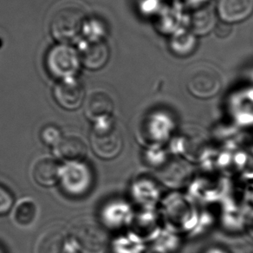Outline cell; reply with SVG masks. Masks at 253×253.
I'll list each match as a JSON object with an SVG mask.
<instances>
[{
    "label": "cell",
    "mask_w": 253,
    "mask_h": 253,
    "mask_svg": "<svg viewBox=\"0 0 253 253\" xmlns=\"http://www.w3.org/2000/svg\"><path fill=\"white\" fill-rule=\"evenodd\" d=\"M78 54L82 64L90 71H99L109 62V46L102 40L87 39L82 44Z\"/></svg>",
    "instance_id": "8"
},
{
    "label": "cell",
    "mask_w": 253,
    "mask_h": 253,
    "mask_svg": "<svg viewBox=\"0 0 253 253\" xmlns=\"http://www.w3.org/2000/svg\"><path fill=\"white\" fill-rule=\"evenodd\" d=\"M38 253H66V238L58 231L47 232L38 246Z\"/></svg>",
    "instance_id": "16"
},
{
    "label": "cell",
    "mask_w": 253,
    "mask_h": 253,
    "mask_svg": "<svg viewBox=\"0 0 253 253\" xmlns=\"http://www.w3.org/2000/svg\"><path fill=\"white\" fill-rule=\"evenodd\" d=\"M56 149L62 158L70 162H83L87 155V146L84 141L75 135L63 136Z\"/></svg>",
    "instance_id": "14"
},
{
    "label": "cell",
    "mask_w": 253,
    "mask_h": 253,
    "mask_svg": "<svg viewBox=\"0 0 253 253\" xmlns=\"http://www.w3.org/2000/svg\"><path fill=\"white\" fill-rule=\"evenodd\" d=\"M253 13V0H218L217 15L223 23L234 25Z\"/></svg>",
    "instance_id": "9"
},
{
    "label": "cell",
    "mask_w": 253,
    "mask_h": 253,
    "mask_svg": "<svg viewBox=\"0 0 253 253\" xmlns=\"http://www.w3.org/2000/svg\"><path fill=\"white\" fill-rule=\"evenodd\" d=\"M209 0H177V4L184 7L192 8L197 10L200 8L205 7Z\"/></svg>",
    "instance_id": "21"
},
{
    "label": "cell",
    "mask_w": 253,
    "mask_h": 253,
    "mask_svg": "<svg viewBox=\"0 0 253 253\" xmlns=\"http://www.w3.org/2000/svg\"><path fill=\"white\" fill-rule=\"evenodd\" d=\"M84 11L76 6H66L56 12L50 24V32L56 41L63 43L76 39L84 28Z\"/></svg>",
    "instance_id": "4"
},
{
    "label": "cell",
    "mask_w": 253,
    "mask_h": 253,
    "mask_svg": "<svg viewBox=\"0 0 253 253\" xmlns=\"http://www.w3.org/2000/svg\"><path fill=\"white\" fill-rule=\"evenodd\" d=\"M59 163L52 158L39 160L33 168V179L36 183L42 187H51L59 182L62 173Z\"/></svg>",
    "instance_id": "12"
},
{
    "label": "cell",
    "mask_w": 253,
    "mask_h": 253,
    "mask_svg": "<svg viewBox=\"0 0 253 253\" xmlns=\"http://www.w3.org/2000/svg\"><path fill=\"white\" fill-rule=\"evenodd\" d=\"M185 82L190 94L199 99L211 98L222 88L220 74L208 63H197L189 68Z\"/></svg>",
    "instance_id": "1"
},
{
    "label": "cell",
    "mask_w": 253,
    "mask_h": 253,
    "mask_svg": "<svg viewBox=\"0 0 253 253\" xmlns=\"http://www.w3.org/2000/svg\"><path fill=\"white\" fill-rule=\"evenodd\" d=\"M80 63L81 61L78 52L65 44L53 47L48 53L46 59L49 73L59 81L74 78Z\"/></svg>",
    "instance_id": "5"
},
{
    "label": "cell",
    "mask_w": 253,
    "mask_h": 253,
    "mask_svg": "<svg viewBox=\"0 0 253 253\" xmlns=\"http://www.w3.org/2000/svg\"><path fill=\"white\" fill-rule=\"evenodd\" d=\"M71 235L81 253H106L109 246V235L98 223L85 219L71 230Z\"/></svg>",
    "instance_id": "3"
},
{
    "label": "cell",
    "mask_w": 253,
    "mask_h": 253,
    "mask_svg": "<svg viewBox=\"0 0 253 253\" xmlns=\"http://www.w3.org/2000/svg\"><path fill=\"white\" fill-rule=\"evenodd\" d=\"M197 47V37L193 32L183 30L172 35L169 41L170 51L175 56L185 58L191 56Z\"/></svg>",
    "instance_id": "15"
},
{
    "label": "cell",
    "mask_w": 253,
    "mask_h": 253,
    "mask_svg": "<svg viewBox=\"0 0 253 253\" xmlns=\"http://www.w3.org/2000/svg\"><path fill=\"white\" fill-rule=\"evenodd\" d=\"M189 23L190 18H186L183 13L181 6L177 4L172 7L164 8L160 11L156 25L158 32L172 37L180 31L186 30V26L189 25Z\"/></svg>",
    "instance_id": "11"
},
{
    "label": "cell",
    "mask_w": 253,
    "mask_h": 253,
    "mask_svg": "<svg viewBox=\"0 0 253 253\" xmlns=\"http://www.w3.org/2000/svg\"><path fill=\"white\" fill-rule=\"evenodd\" d=\"M115 109L112 97L105 91L96 90L92 92L86 100L85 117L91 123L111 118Z\"/></svg>",
    "instance_id": "10"
},
{
    "label": "cell",
    "mask_w": 253,
    "mask_h": 253,
    "mask_svg": "<svg viewBox=\"0 0 253 253\" xmlns=\"http://www.w3.org/2000/svg\"><path fill=\"white\" fill-rule=\"evenodd\" d=\"M37 215V208L31 201H22L18 204L14 212L15 221L18 225L26 226L34 221Z\"/></svg>",
    "instance_id": "17"
},
{
    "label": "cell",
    "mask_w": 253,
    "mask_h": 253,
    "mask_svg": "<svg viewBox=\"0 0 253 253\" xmlns=\"http://www.w3.org/2000/svg\"><path fill=\"white\" fill-rule=\"evenodd\" d=\"M14 196L7 187L0 185V217L7 215L14 206Z\"/></svg>",
    "instance_id": "19"
},
{
    "label": "cell",
    "mask_w": 253,
    "mask_h": 253,
    "mask_svg": "<svg viewBox=\"0 0 253 253\" xmlns=\"http://www.w3.org/2000/svg\"><path fill=\"white\" fill-rule=\"evenodd\" d=\"M53 97L62 109L75 111L84 102V88L74 78L60 80L53 88Z\"/></svg>",
    "instance_id": "7"
},
{
    "label": "cell",
    "mask_w": 253,
    "mask_h": 253,
    "mask_svg": "<svg viewBox=\"0 0 253 253\" xmlns=\"http://www.w3.org/2000/svg\"><path fill=\"white\" fill-rule=\"evenodd\" d=\"M60 182L64 193L73 197L83 196L92 186L91 169L83 162H70L62 169Z\"/></svg>",
    "instance_id": "6"
},
{
    "label": "cell",
    "mask_w": 253,
    "mask_h": 253,
    "mask_svg": "<svg viewBox=\"0 0 253 253\" xmlns=\"http://www.w3.org/2000/svg\"><path fill=\"white\" fill-rule=\"evenodd\" d=\"M214 32L216 35L219 37L220 39H225L231 34L232 26H231V25L222 22L221 24H218L217 27L215 28Z\"/></svg>",
    "instance_id": "22"
},
{
    "label": "cell",
    "mask_w": 253,
    "mask_h": 253,
    "mask_svg": "<svg viewBox=\"0 0 253 253\" xmlns=\"http://www.w3.org/2000/svg\"><path fill=\"white\" fill-rule=\"evenodd\" d=\"M63 134L59 127L55 125H46L40 132V140L42 144L50 148H56L63 140Z\"/></svg>",
    "instance_id": "18"
},
{
    "label": "cell",
    "mask_w": 253,
    "mask_h": 253,
    "mask_svg": "<svg viewBox=\"0 0 253 253\" xmlns=\"http://www.w3.org/2000/svg\"><path fill=\"white\" fill-rule=\"evenodd\" d=\"M90 145L93 153L102 160L109 161L119 155L123 148V138L112 118L94 123Z\"/></svg>",
    "instance_id": "2"
},
{
    "label": "cell",
    "mask_w": 253,
    "mask_h": 253,
    "mask_svg": "<svg viewBox=\"0 0 253 253\" xmlns=\"http://www.w3.org/2000/svg\"><path fill=\"white\" fill-rule=\"evenodd\" d=\"M141 4V11L147 14H152L159 11L161 7L160 0H142Z\"/></svg>",
    "instance_id": "20"
},
{
    "label": "cell",
    "mask_w": 253,
    "mask_h": 253,
    "mask_svg": "<svg viewBox=\"0 0 253 253\" xmlns=\"http://www.w3.org/2000/svg\"><path fill=\"white\" fill-rule=\"evenodd\" d=\"M212 9L208 6L194 10L192 17H190L191 32L196 37L208 35L217 27V17Z\"/></svg>",
    "instance_id": "13"
}]
</instances>
